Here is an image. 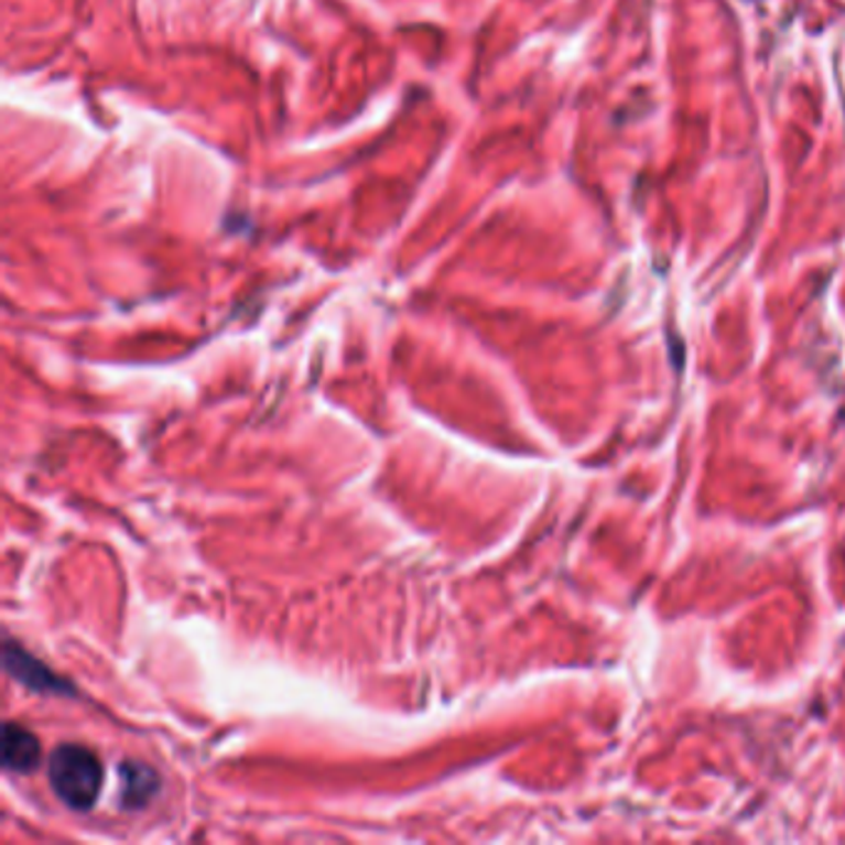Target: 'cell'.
Wrapping results in <instances>:
<instances>
[{
	"label": "cell",
	"instance_id": "6da1fadb",
	"mask_svg": "<svg viewBox=\"0 0 845 845\" xmlns=\"http://www.w3.org/2000/svg\"><path fill=\"white\" fill-rule=\"evenodd\" d=\"M47 777L50 787L65 806L89 811L99 797V787H102V763L87 747L63 744L50 754Z\"/></svg>",
	"mask_w": 845,
	"mask_h": 845
},
{
	"label": "cell",
	"instance_id": "7a4b0ae2",
	"mask_svg": "<svg viewBox=\"0 0 845 845\" xmlns=\"http://www.w3.org/2000/svg\"><path fill=\"white\" fill-rule=\"evenodd\" d=\"M40 763V741L25 727L6 724L3 729V767L15 773L35 771Z\"/></svg>",
	"mask_w": 845,
	"mask_h": 845
},
{
	"label": "cell",
	"instance_id": "3957f363",
	"mask_svg": "<svg viewBox=\"0 0 845 845\" xmlns=\"http://www.w3.org/2000/svg\"><path fill=\"white\" fill-rule=\"evenodd\" d=\"M6 664L18 680H23L33 690H55V692L59 690L57 678H53V674H50L43 664L35 662L33 658H28L23 650L13 648V644H10V648L6 650Z\"/></svg>",
	"mask_w": 845,
	"mask_h": 845
},
{
	"label": "cell",
	"instance_id": "277c9868",
	"mask_svg": "<svg viewBox=\"0 0 845 845\" xmlns=\"http://www.w3.org/2000/svg\"><path fill=\"white\" fill-rule=\"evenodd\" d=\"M156 791V779L154 773L139 767V763H129V767L124 769V803L127 806H142V803H147L149 799L154 797Z\"/></svg>",
	"mask_w": 845,
	"mask_h": 845
}]
</instances>
